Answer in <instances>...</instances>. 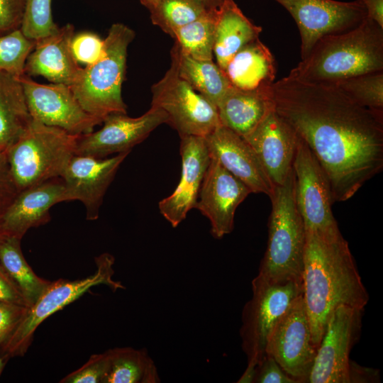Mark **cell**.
<instances>
[{
	"mask_svg": "<svg viewBox=\"0 0 383 383\" xmlns=\"http://www.w3.org/2000/svg\"><path fill=\"white\" fill-rule=\"evenodd\" d=\"M109 369L102 383H157V367L146 349L131 347L111 349Z\"/></svg>",
	"mask_w": 383,
	"mask_h": 383,
	"instance_id": "28",
	"label": "cell"
},
{
	"mask_svg": "<svg viewBox=\"0 0 383 383\" xmlns=\"http://www.w3.org/2000/svg\"><path fill=\"white\" fill-rule=\"evenodd\" d=\"M275 65L273 55L257 38L241 48L223 72L231 86L252 90L272 85Z\"/></svg>",
	"mask_w": 383,
	"mask_h": 383,
	"instance_id": "25",
	"label": "cell"
},
{
	"mask_svg": "<svg viewBox=\"0 0 383 383\" xmlns=\"http://www.w3.org/2000/svg\"><path fill=\"white\" fill-rule=\"evenodd\" d=\"M270 199L267 245L258 274L272 281H302L306 230L296 204L293 168Z\"/></svg>",
	"mask_w": 383,
	"mask_h": 383,
	"instance_id": "6",
	"label": "cell"
},
{
	"mask_svg": "<svg viewBox=\"0 0 383 383\" xmlns=\"http://www.w3.org/2000/svg\"><path fill=\"white\" fill-rule=\"evenodd\" d=\"M18 193L10 171L6 150L0 149V213L4 212Z\"/></svg>",
	"mask_w": 383,
	"mask_h": 383,
	"instance_id": "40",
	"label": "cell"
},
{
	"mask_svg": "<svg viewBox=\"0 0 383 383\" xmlns=\"http://www.w3.org/2000/svg\"><path fill=\"white\" fill-rule=\"evenodd\" d=\"M68 201L62 177L50 179L18 192L1 213L6 234L21 239L30 228L50 221V211L54 205Z\"/></svg>",
	"mask_w": 383,
	"mask_h": 383,
	"instance_id": "21",
	"label": "cell"
},
{
	"mask_svg": "<svg viewBox=\"0 0 383 383\" xmlns=\"http://www.w3.org/2000/svg\"><path fill=\"white\" fill-rule=\"evenodd\" d=\"M180 139V180L174 192L158 204L160 213L173 228L177 227L189 211L195 209L211 160L204 137L188 135Z\"/></svg>",
	"mask_w": 383,
	"mask_h": 383,
	"instance_id": "19",
	"label": "cell"
},
{
	"mask_svg": "<svg viewBox=\"0 0 383 383\" xmlns=\"http://www.w3.org/2000/svg\"><path fill=\"white\" fill-rule=\"evenodd\" d=\"M276 112L306 143L325 172L333 202L352 198L383 169V112L333 84L287 76L272 85Z\"/></svg>",
	"mask_w": 383,
	"mask_h": 383,
	"instance_id": "1",
	"label": "cell"
},
{
	"mask_svg": "<svg viewBox=\"0 0 383 383\" xmlns=\"http://www.w3.org/2000/svg\"><path fill=\"white\" fill-rule=\"evenodd\" d=\"M294 196L306 231L331 233L339 230L327 177L306 143L299 137L292 165Z\"/></svg>",
	"mask_w": 383,
	"mask_h": 383,
	"instance_id": "11",
	"label": "cell"
},
{
	"mask_svg": "<svg viewBox=\"0 0 383 383\" xmlns=\"http://www.w3.org/2000/svg\"><path fill=\"white\" fill-rule=\"evenodd\" d=\"M262 27L252 23L233 0H222L215 11L213 55L223 71L245 45L259 38Z\"/></svg>",
	"mask_w": 383,
	"mask_h": 383,
	"instance_id": "24",
	"label": "cell"
},
{
	"mask_svg": "<svg viewBox=\"0 0 383 383\" xmlns=\"http://www.w3.org/2000/svg\"><path fill=\"white\" fill-rule=\"evenodd\" d=\"M21 240L15 236L6 235L0 241V266L31 306L51 282L35 274L23 257Z\"/></svg>",
	"mask_w": 383,
	"mask_h": 383,
	"instance_id": "29",
	"label": "cell"
},
{
	"mask_svg": "<svg viewBox=\"0 0 383 383\" xmlns=\"http://www.w3.org/2000/svg\"><path fill=\"white\" fill-rule=\"evenodd\" d=\"M7 235L4 231L3 223H2V219H1V213H0V241L6 236Z\"/></svg>",
	"mask_w": 383,
	"mask_h": 383,
	"instance_id": "46",
	"label": "cell"
},
{
	"mask_svg": "<svg viewBox=\"0 0 383 383\" xmlns=\"http://www.w3.org/2000/svg\"><path fill=\"white\" fill-rule=\"evenodd\" d=\"M141 4L150 10L159 0H140Z\"/></svg>",
	"mask_w": 383,
	"mask_h": 383,
	"instance_id": "45",
	"label": "cell"
},
{
	"mask_svg": "<svg viewBox=\"0 0 383 383\" xmlns=\"http://www.w3.org/2000/svg\"><path fill=\"white\" fill-rule=\"evenodd\" d=\"M243 138L251 146L274 186L292 170L299 136L274 109Z\"/></svg>",
	"mask_w": 383,
	"mask_h": 383,
	"instance_id": "20",
	"label": "cell"
},
{
	"mask_svg": "<svg viewBox=\"0 0 383 383\" xmlns=\"http://www.w3.org/2000/svg\"><path fill=\"white\" fill-rule=\"evenodd\" d=\"M18 79L32 118L74 135L91 133L102 123L101 119L82 108L70 87L63 84H39L26 74Z\"/></svg>",
	"mask_w": 383,
	"mask_h": 383,
	"instance_id": "13",
	"label": "cell"
},
{
	"mask_svg": "<svg viewBox=\"0 0 383 383\" xmlns=\"http://www.w3.org/2000/svg\"><path fill=\"white\" fill-rule=\"evenodd\" d=\"M211 10L202 0H159L149 11L152 23L171 36L177 28Z\"/></svg>",
	"mask_w": 383,
	"mask_h": 383,
	"instance_id": "31",
	"label": "cell"
},
{
	"mask_svg": "<svg viewBox=\"0 0 383 383\" xmlns=\"http://www.w3.org/2000/svg\"><path fill=\"white\" fill-rule=\"evenodd\" d=\"M363 312L340 306L331 313L307 383H349V357L360 335Z\"/></svg>",
	"mask_w": 383,
	"mask_h": 383,
	"instance_id": "10",
	"label": "cell"
},
{
	"mask_svg": "<svg viewBox=\"0 0 383 383\" xmlns=\"http://www.w3.org/2000/svg\"><path fill=\"white\" fill-rule=\"evenodd\" d=\"M253 382L297 383L270 355L266 354L257 364Z\"/></svg>",
	"mask_w": 383,
	"mask_h": 383,
	"instance_id": "37",
	"label": "cell"
},
{
	"mask_svg": "<svg viewBox=\"0 0 383 383\" xmlns=\"http://www.w3.org/2000/svg\"><path fill=\"white\" fill-rule=\"evenodd\" d=\"M134 38L135 32L128 26L113 24L104 40L101 56L83 68L78 80L70 87L82 108L102 121L111 113H126L121 88L128 47Z\"/></svg>",
	"mask_w": 383,
	"mask_h": 383,
	"instance_id": "5",
	"label": "cell"
},
{
	"mask_svg": "<svg viewBox=\"0 0 383 383\" xmlns=\"http://www.w3.org/2000/svg\"><path fill=\"white\" fill-rule=\"evenodd\" d=\"M104 49V40L95 33L83 32L74 35L72 50L78 62L90 65L96 61Z\"/></svg>",
	"mask_w": 383,
	"mask_h": 383,
	"instance_id": "36",
	"label": "cell"
},
{
	"mask_svg": "<svg viewBox=\"0 0 383 383\" xmlns=\"http://www.w3.org/2000/svg\"><path fill=\"white\" fill-rule=\"evenodd\" d=\"M79 136L31 118L18 138L6 150L18 191L61 177L76 153Z\"/></svg>",
	"mask_w": 383,
	"mask_h": 383,
	"instance_id": "4",
	"label": "cell"
},
{
	"mask_svg": "<svg viewBox=\"0 0 383 383\" xmlns=\"http://www.w3.org/2000/svg\"><path fill=\"white\" fill-rule=\"evenodd\" d=\"M380 382L379 371L361 366L350 360L349 365V383H374Z\"/></svg>",
	"mask_w": 383,
	"mask_h": 383,
	"instance_id": "42",
	"label": "cell"
},
{
	"mask_svg": "<svg viewBox=\"0 0 383 383\" xmlns=\"http://www.w3.org/2000/svg\"><path fill=\"white\" fill-rule=\"evenodd\" d=\"M26 0H0V35L21 29Z\"/></svg>",
	"mask_w": 383,
	"mask_h": 383,
	"instance_id": "38",
	"label": "cell"
},
{
	"mask_svg": "<svg viewBox=\"0 0 383 383\" xmlns=\"http://www.w3.org/2000/svg\"><path fill=\"white\" fill-rule=\"evenodd\" d=\"M292 15L301 36V57L305 58L322 37L348 31L367 13L359 0H274Z\"/></svg>",
	"mask_w": 383,
	"mask_h": 383,
	"instance_id": "12",
	"label": "cell"
},
{
	"mask_svg": "<svg viewBox=\"0 0 383 383\" xmlns=\"http://www.w3.org/2000/svg\"><path fill=\"white\" fill-rule=\"evenodd\" d=\"M5 362H6L3 360V358L0 355V375H1V372H2V371H3V368H4Z\"/></svg>",
	"mask_w": 383,
	"mask_h": 383,
	"instance_id": "47",
	"label": "cell"
},
{
	"mask_svg": "<svg viewBox=\"0 0 383 383\" xmlns=\"http://www.w3.org/2000/svg\"><path fill=\"white\" fill-rule=\"evenodd\" d=\"M171 59L179 77L216 106L231 86L224 72L213 60L194 59L182 52L175 42Z\"/></svg>",
	"mask_w": 383,
	"mask_h": 383,
	"instance_id": "26",
	"label": "cell"
},
{
	"mask_svg": "<svg viewBox=\"0 0 383 383\" xmlns=\"http://www.w3.org/2000/svg\"><path fill=\"white\" fill-rule=\"evenodd\" d=\"M31 118L18 77L0 72V149L6 150Z\"/></svg>",
	"mask_w": 383,
	"mask_h": 383,
	"instance_id": "27",
	"label": "cell"
},
{
	"mask_svg": "<svg viewBox=\"0 0 383 383\" xmlns=\"http://www.w3.org/2000/svg\"><path fill=\"white\" fill-rule=\"evenodd\" d=\"M28 309L16 304L0 301V345L12 334Z\"/></svg>",
	"mask_w": 383,
	"mask_h": 383,
	"instance_id": "39",
	"label": "cell"
},
{
	"mask_svg": "<svg viewBox=\"0 0 383 383\" xmlns=\"http://www.w3.org/2000/svg\"><path fill=\"white\" fill-rule=\"evenodd\" d=\"M216 108L221 124L243 138L274 109L272 86L252 90L231 86Z\"/></svg>",
	"mask_w": 383,
	"mask_h": 383,
	"instance_id": "23",
	"label": "cell"
},
{
	"mask_svg": "<svg viewBox=\"0 0 383 383\" xmlns=\"http://www.w3.org/2000/svg\"><path fill=\"white\" fill-rule=\"evenodd\" d=\"M252 295L242 311L240 335L248 365H257L278 322L303 294L302 281H272L257 274L252 281Z\"/></svg>",
	"mask_w": 383,
	"mask_h": 383,
	"instance_id": "7",
	"label": "cell"
},
{
	"mask_svg": "<svg viewBox=\"0 0 383 383\" xmlns=\"http://www.w3.org/2000/svg\"><path fill=\"white\" fill-rule=\"evenodd\" d=\"M167 116L161 109L152 106L139 117L116 113L107 116L101 128L79 135L75 155L104 158L113 154L131 152L152 131L167 123Z\"/></svg>",
	"mask_w": 383,
	"mask_h": 383,
	"instance_id": "15",
	"label": "cell"
},
{
	"mask_svg": "<svg viewBox=\"0 0 383 383\" xmlns=\"http://www.w3.org/2000/svg\"><path fill=\"white\" fill-rule=\"evenodd\" d=\"M333 85L339 87L359 104L383 112V71L357 75Z\"/></svg>",
	"mask_w": 383,
	"mask_h": 383,
	"instance_id": "32",
	"label": "cell"
},
{
	"mask_svg": "<svg viewBox=\"0 0 383 383\" xmlns=\"http://www.w3.org/2000/svg\"><path fill=\"white\" fill-rule=\"evenodd\" d=\"M151 91V106L165 112L167 124L179 137H206L221 125L216 106L179 77L172 61L164 77L152 86Z\"/></svg>",
	"mask_w": 383,
	"mask_h": 383,
	"instance_id": "9",
	"label": "cell"
},
{
	"mask_svg": "<svg viewBox=\"0 0 383 383\" xmlns=\"http://www.w3.org/2000/svg\"><path fill=\"white\" fill-rule=\"evenodd\" d=\"M251 193L238 179L211 157L195 206L211 223L217 239L232 232L238 206Z\"/></svg>",
	"mask_w": 383,
	"mask_h": 383,
	"instance_id": "17",
	"label": "cell"
},
{
	"mask_svg": "<svg viewBox=\"0 0 383 383\" xmlns=\"http://www.w3.org/2000/svg\"><path fill=\"white\" fill-rule=\"evenodd\" d=\"M129 153L104 158L74 155L68 162L61 177L67 196L69 201L78 200L84 204L87 220L99 218L106 191Z\"/></svg>",
	"mask_w": 383,
	"mask_h": 383,
	"instance_id": "16",
	"label": "cell"
},
{
	"mask_svg": "<svg viewBox=\"0 0 383 383\" xmlns=\"http://www.w3.org/2000/svg\"><path fill=\"white\" fill-rule=\"evenodd\" d=\"M204 138L210 157L241 181L251 193H262L270 198L272 196L275 186L243 137L220 125Z\"/></svg>",
	"mask_w": 383,
	"mask_h": 383,
	"instance_id": "18",
	"label": "cell"
},
{
	"mask_svg": "<svg viewBox=\"0 0 383 383\" xmlns=\"http://www.w3.org/2000/svg\"><path fill=\"white\" fill-rule=\"evenodd\" d=\"M95 273L84 279L70 281L60 279L51 282L39 298L28 309L12 334L0 345V355L9 358L23 356L30 345L35 331L50 315L78 299L90 288L106 284L113 291L124 289L121 282L113 280L114 257L104 253L96 257Z\"/></svg>",
	"mask_w": 383,
	"mask_h": 383,
	"instance_id": "8",
	"label": "cell"
},
{
	"mask_svg": "<svg viewBox=\"0 0 383 383\" xmlns=\"http://www.w3.org/2000/svg\"><path fill=\"white\" fill-rule=\"evenodd\" d=\"M52 0H26L21 30L24 35L37 40L56 32L59 27L53 21Z\"/></svg>",
	"mask_w": 383,
	"mask_h": 383,
	"instance_id": "34",
	"label": "cell"
},
{
	"mask_svg": "<svg viewBox=\"0 0 383 383\" xmlns=\"http://www.w3.org/2000/svg\"><path fill=\"white\" fill-rule=\"evenodd\" d=\"M371 18L383 28V0H359Z\"/></svg>",
	"mask_w": 383,
	"mask_h": 383,
	"instance_id": "43",
	"label": "cell"
},
{
	"mask_svg": "<svg viewBox=\"0 0 383 383\" xmlns=\"http://www.w3.org/2000/svg\"><path fill=\"white\" fill-rule=\"evenodd\" d=\"M111 349L92 355L81 367L67 374L61 383H102L110 366Z\"/></svg>",
	"mask_w": 383,
	"mask_h": 383,
	"instance_id": "35",
	"label": "cell"
},
{
	"mask_svg": "<svg viewBox=\"0 0 383 383\" xmlns=\"http://www.w3.org/2000/svg\"><path fill=\"white\" fill-rule=\"evenodd\" d=\"M302 294L277 324L266 350L297 383L307 382L317 351Z\"/></svg>",
	"mask_w": 383,
	"mask_h": 383,
	"instance_id": "14",
	"label": "cell"
},
{
	"mask_svg": "<svg viewBox=\"0 0 383 383\" xmlns=\"http://www.w3.org/2000/svg\"><path fill=\"white\" fill-rule=\"evenodd\" d=\"M202 1L210 9H217L222 2V0H202Z\"/></svg>",
	"mask_w": 383,
	"mask_h": 383,
	"instance_id": "44",
	"label": "cell"
},
{
	"mask_svg": "<svg viewBox=\"0 0 383 383\" xmlns=\"http://www.w3.org/2000/svg\"><path fill=\"white\" fill-rule=\"evenodd\" d=\"M0 301L30 307V304L18 287L0 266Z\"/></svg>",
	"mask_w": 383,
	"mask_h": 383,
	"instance_id": "41",
	"label": "cell"
},
{
	"mask_svg": "<svg viewBox=\"0 0 383 383\" xmlns=\"http://www.w3.org/2000/svg\"><path fill=\"white\" fill-rule=\"evenodd\" d=\"M35 40L26 38L21 29L0 35V72L19 77L24 74L28 55Z\"/></svg>",
	"mask_w": 383,
	"mask_h": 383,
	"instance_id": "33",
	"label": "cell"
},
{
	"mask_svg": "<svg viewBox=\"0 0 383 383\" xmlns=\"http://www.w3.org/2000/svg\"><path fill=\"white\" fill-rule=\"evenodd\" d=\"M216 9L173 32L171 37L184 54L196 60H213Z\"/></svg>",
	"mask_w": 383,
	"mask_h": 383,
	"instance_id": "30",
	"label": "cell"
},
{
	"mask_svg": "<svg viewBox=\"0 0 383 383\" xmlns=\"http://www.w3.org/2000/svg\"><path fill=\"white\" fill-rule=\"evenodd\" d=\"M74 28L67 23L54 33L35 40L24 66L27 76H43L52 83L72 86L80 77L82 67L72 50Z\"/></svg>",
	"mask_w": 383,
	"mask_h": 383,
	"instance_id": "22",
	"label": "cell"
},
{
	"mask_svg": "<svg viewBox=\"0 0 383 383\" xmlns=\"http://www.w3.org/2000/svg\"><path fill=\"white\" fill-rule=\"evenodd\" d=\"M303 299L318 348L331 313L340 306L364 309L369 301L348 243L340 231H306Z\"/></svg>",
	"mask_w": 383,
	"mask_h": 383,
	"instance_id": "2",
	"label": "cell"
},
{
	"mask_svg": "<svg viewBox=\"0 0 383 383\" xmlns=\"http://www.w3.org/2000/svg\"><path fill=\"white\" fill-rule=\"evenodd\" d=\"M379 71H383V28L366 17L348 31L319 39L288 76L308 82L334 84Z\"/></svg>",
	"mask_w": 383,
	"mask_h": 383,
	"instance_id": "3",
	"label": "cell"
}]
</instances>
